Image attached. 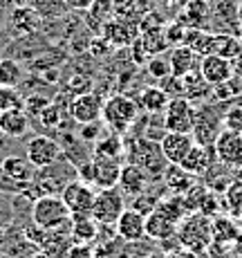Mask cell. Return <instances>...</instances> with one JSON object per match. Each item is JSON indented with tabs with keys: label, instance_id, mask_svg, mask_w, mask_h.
Here are the masks:
<instances>
[{
	"label": "cell",
	"instance_id": "cell-37",
	"mask_svg": "<svg viewBox=\"0 0 242 258\" xmlns=\"http://www.w3.org/2000/svg\"><path fill=\"white\" fill-rule=\"evenodd\" d=\"M222 128L231 133H242V103L226 108L222 115Z\"/></svg>",
	"mask_w": 242,
	"mask_h": 258
},
{
	"label": "cell",
	"instance_id": "cell-38",
	"mask_svg": "<svg viewBox=\"0 0 242 258\" xmlns=\"http://www.w3.org/2000/svg\"><path fill=\"white\" fill-rule=\"evenodd\" d=\"M14 108H23V94L18 92V88L0 86V112L14 110Z\"/></svg>",
	"mask_w": 242,
	"mask_h": 258
},
{
	"label": "cell",
	"instance_id": "cell-12",
	"mask_svg": "<svg viewBox=\"0 0 242 258\" xmlns=\"http://www.w3.org/2000/svg\"><path fill=\"white\" fill-rule=\"evenodd\" d=\"M139 36V25L126 21V18H112L103 25L101 38L110 47H130Z\"/></svg>",
	"mask_w": 242,
	"mask_h": 258
},
{
	"label": "cell",
	"instance_id": "cell-18",
	"mask_svg": "<svg viewBox=\"0 0 242 258\" xmlns=\"http://www.w3.org/2000/svg\"><path fill=\"white\" fill-rule=\"evenodd\" d=\"M148 184H150V177L146 175V171H141L137 164H123L121 166V173H119V182L117 186L121 188L123 196H130V198H137L139 193H144Z\"/></svg>",
	"mask_w": 242,
	"mask_h": 258
},
{
	"label": "cell",
	"instance_id": "cell-52",
	"mask_svg": "<svg viewBox=\"0 0 242 258\" xmlns=\"http://www.w3.org/2000/svg\"><path fill=\"white\" fill-rule=\"evenodd\" d=\"M146 258H164V256H162V254H148Z\"/></svg>",
	"mask_w": 242,
	"mask_h": 258
},
{
	"label": "cell",
	"instance_id": "cell-44",
	"mask_svg": "<svg viewBox=\"0 0 242 258\" xmlns=\"http://www.w3.org/2000/svg\"><path fill=\"white\" fill-rule=\"evenodd\" d=\"M70 88H72L74 92H76V88H81V94H83V92H90V79H86V77H74L72 83H70Z\"/></svg>",
	"mask_w": 242,
	"mask_h": 258
},
{
	"label": "cell",
	"instance_id": "cell-26",
	"mask_svg": "<svg viewBox=\"0 0 242 258\" xmlns=\"http://www.w3.org/2000/svg\"><path fill=\"white\" fill-rule=\"evenodd\" d=\"M171 103V94L159 86H148L144 88L139 97V108L148 115H164V110Z\"/></svg>",
	"mask_w": 242,
	"mask_h": 258
},
{
	"label": "cell",
	"instance_id": "cell-25",
	"mask_svg": "<svg viewBox=\"0 0 242 258\" xmlns=\"http://www.w3.org/2000/svg\"><path fill=\"white\" fill-rule=\"evenodd\" d=\"M169 63H171V74L173 77L182 79V77H186L189 72L197 70V54L189 45H175L171 49Z\"/></svg>",
	"mask_w": 242,
	"mask_h": 258
},
{
	"label": "cell",
	"instance_id": "cell-15",
	"mask_svg": "<svg viewBox=\"0 0 242 258\" xmlns=\"http://www.w3.org/2000/svg\"><path fill=\"white\" fill-rule=\"evenodd\" d=\"M215 157L226 166H242V133H231L222 128L213 144Z\"/></svg>",
	"mask_w": 242,
	"mask_h": 258
},
{
	"label": "cell",
	"instance_id": "cell-45",
	"mask_svg": "<svg viewBox=\"0 0 242 258\" xmlns=\"http://www.w3.org/2000/svg\"><path fill=\"white\" fill-rule=\"evenodd\" d=\"M65 3H67V7H70V12H86L95 0H65Z\"/></svg>",
	"mask_w": 242,
	"mask_h": 258
},
{
	"label": "cell",
	"instance_id": "cell-35",
	"mask_svg": "<svg viewBox=\"0 0 242 258\" xmlns=\"http://www.w3.org/2000/svg\"><path fill=\"white\" fill-rule=\"evenodd\" d=\"M123 153V142L119 140V135H108L103 140H97L95 146V155L99 157H110V160H119Z\"/></svg>",
	"mask_w": 242,
	"mask_h": 258
},
{
	"label": "cell",
	"instance_id": "cell-9",
	"mask_svg": "<svg viewBox=\"0 0 242 258\" xmlns=\"http://www.w3.org/2000/svg\"><path fill=\"white\" fill-rule=\"evenodd\" d=\"M25 157L32 162L36 168H45L56 164L63 157L61 144L49 135H34L25 146Z\"/></svg>",
	"mask_w": 242,
	"mask_h": 258
},
{
	"label": "cell",
	"instance_id": "cell-49",
	"mask_svg": "<svg viewBox=\"0 0 242 258\" xmlns=\"http://www.w3.org/2000/svg\"><path fill=\"white\" fill-rule=\"evenodd\" d=\"M235 16H238V23L242 25V3L238 5V12H235Z\"/></svg>",
	"mask_w": 242,
	"mask_h": 258
},
{
	"label": "cell",
	"instance_id": "cell-41",
	"mask_svg": "<svg viewBox=\"0 0 242 258\" xmlns=\"http://www.w3.org/2000/svg\"><path fill=\"white\" fill-rule=\"evenodd\" d=\"M65 258H97V254H95V249H92V245H86V242H74Z\"/></svg>",
	"mask_w": 242,
	"mask_h": 258
},
{
	"label": "cell",
	"instance_id": "cell-50",
	"mask_svg": "<svg viewBox=\"0 0 242 258\" xmlns=\"http://www.w3.org/2000/svg\"><path fill=\"white\" fill-rule=\"evenodd\" d=\"M166 258H189V254H171V256H166Z\"/></svg>",
	"mask_w": 242,
	"mask_h": 258
},
{
	"label": "cell",
	"instance_id": "cell-2",
	"mask_svg": "<svg viewBox=\"0 0 242 258\" xmlns=\"http://www.w3.org/2000/svg\"><path fill=\"white\" fill-rule=\"evenodd\" d=\"M32 222L43 231H56L70 225V209L61 196H38L32 205Z\"/></svg>",
	"mask_w": 242,
	"mask_h": 258
},
{
	"label": "cell",
	"instance_id": "cell-19",
	"mask_svg": "<svg viewBox=\"0 0 242 258\" xmlns=\"http://www.w3.org/2000/svg\"><path fill=\"white\" fill-rule=\"evenodd\" d=\"M119 173H121L119 160L99 157V155L92 157V184H97L99 188L117 186V182H119Z\"/></svg>",
	"mask_w": 242,
	"mask_h": 258
},
{
	"label": "cell",
	"instance_id": "cell-27",
	"mask_svg": "<svg viewBox=\"0 0 242 258\" xmlns=\"http://www.w3.org/2000/svg\"><path fill=\"white\" fill-rule=\"evenodd\" d=\"M70 236H72V242H86V245H90L99 236V222L92 218V213L70 216Z\"/></svg>",
	"mask_w": 242,
	"mask_h": 258
},
{
	"label": "cell",
	"instance_id": "cell-39",
	"mask_svg": "<svg viewBox=\"0 0 242 258\" xmlns=\"http://www.w3.org/2000/svg\"><path fill=\"white\" fill-rule=\"evenodd\" d=\"M146 70L150 72L152 79H159L162 81V79L171 77V63L166 61V58H162V56H155V58H148Z\"/></svg>",
	"mask_w": 242,
	"mask_h": 258
},
{
	"label": "cell",
	"instance_id": "cell-53",
	"mask_svg": "<svg viewBox=\"0 0 242 258\" xmlns=\"http://www.w3.org/2000/svg\"><path fill=\"white\" fill-rule=\"evenodd\" d=\"M235 213H238V218H240V222H242V207H240V209L235 211Z\"/></svg>",
	"mask_w": 242,
	"mask_h": 258
},
{
	"label": "cell",
	"instance_id": "cell-47",
	"mask_svg": "<svg viewBox=\"0 0 242 258\" xmlns=\"http://www.w3.org/2000/svg\"><path fill=\"white\" fill-rule=\"evenodd\" d=\"M12 3V7H25V5H32L34 0H9Z\"/></svg>",
	"mask_w": 242,
	"mask_h": 258
},
{
	"label": "cell",
	"instance_id": "cell-34",
	"mask_svg": "<svg viewBox=\"0 0 242 258\" xmlns=\"http://www.w3.org/2000/svg\"><path fill=\"white\" fill-rule=\"evenodd\" d=\"M213 225V242H235L240 238V231L229 218L218 216L215 220H211Z\"/></svg>",
	"mask_w": 242,
	"mask_h": 258
},
{
	"label": "cell",
	"instance_id": "cell-21",
	"mask_svg": "<svg viewBox=\"0 0 242 258\" xmlns=\"http://www.w3.org/2000/svg\"><path fill=\"white\" fill-rule=\"evenodd\" d=\"M0 168H3V173L9 177V180L18 182V184H25V186L32 184L34 175H36V171H38V168L34 166L27 157H21V155L5 157L3 164H0Z\"/></svg>",
	"mask_w": 242,
	"mask_h": 258
},
{
	"label": "cell",
	"instance_id": "cell-11",
	"mask_svg": "<svg viewBox=\"0 0 242 258\" xmlns=\"http://www.w3.org/2000/svg\"><path fill=\"white\" fill-rule=\"evenodd\" d=\"M41 16L34 12L32 5H25V7H12L9 9V16H7V32L12 34L14 38H21V36H27V34H34V32H41Z\"/></svg>",
	"mask_w": 242,
	"mask_h": 258
},
{
	"label": "cell",
	"instance_id": "cell-36",
	"mask_svg": "<svg viewBox=\"0 0 242 258\" xmlns=\"http://www.w3.org/2000/svg\"><path fill=\"white\" fill-rule=\"evenodd\" d=\"M49 103L52 101H49L47 97H43V94H29L27 99H23V110L29 119H38Z\"/></svg>",
	"mask_w": 242,
	"mask_h": 258
},
{
	"label": "cell",
	"instance_id": "cell-10",
	"mask_svg": "<svg viewBox=\"0 0 242 258\" xmlns=\"http://www.w3.org/2000/svg\"><path fill=\"white\" fill-rule=\"evenodd\" d=\"M95 188L92 184H86L81 180L67 182L65 188L61 191V198L65 202V207L70 209V216H86L92 213V205H95Z\"/></svg>",
	"mask_w": 242,
	"mask_h": 258
},
{
	"label": "cell",
	"instance_id": "cell-29",
	"mask_svg": "<svg viewBox=\"0 0 242 258\" xmlns=\"http://www.w3.org/2000/svg\"><path fill=\"white\" fill-rule=\"evenodd\" d=\"M86 12H88V16H86L88 27L92 32H101L103 25L115 18V3L112 0H95Z\"/></svg>",
	"mask_w": 242,
	"mask_h": 258
},
{
	"label": "cell",
	"instance_id": "cell-16",
	"mask_svg": "<svg viewBox=\"0 0 242 258\" xmlns=\"http://www.w3.org/2000/svg\"><path fill=\"white\" fill-rule=\"evenodd\" d=\"M193 146H195V142H193V137H191V133L166 131L159 140V148H162V153H164L169 164H182V160L189 155V151Z\"/></svg>",
	"mask_w": 242,
	"mask_h": 258
},
{
	"label": "cell",
	"instance_id": "cell-8",
	"mask_svg": "<svg viewBox=\"0 0 242 258\" xmlns=\"http://www.w3.org/2000/svg\"><path fill=\"white\" fill-rule=\"evenodd\" d=\"M195 112L197 108L193 106V101L186 97H173L169 108L164 110V131L171 133H191L195 123Z\"/></svg>",
	"mask_w": 242,
	"mask_h": 258
},
{
	"label": "cell",
	"instance_id": "cell-32",
	"mask_svg": "<svg viewBox=\"0 0 242 258\" xmlns=\"http://www.w3.org/2000/svg\"><path fill=\"white\" fill-rule=\"evenodd\" d=\"M25 81V68L12 56H0V86L18 88Z\"/></svg>",
	"mask_w": 242,
	"mask_h": 258
},
{
	"label": "cell",
	"instance_id": "cell-43",
	"mask_svg": "<svg viewBox=\"0 0 242 258\" xmlns=\"http://www.w3.org/2000/svg\"><path fill=\"white\" fill-rule=\"evenodd\" d=\"M226 200H229L231 209L238 211L240 207H242V186H240V184L229 186V191H226Z\"/></svg>",
	"mask_w": 242,
	"mask_h": 258
},
{
	"label": "cell",
	"instance_id": "cell-51",
	"mask_svg": "<svg viewBox=\"0 0 242 258\" xmlns=\"http://www.w3.org/2000/svg\"><path fill=\"white\" fill-rule=\"evenodd\" d=\"M164 5H175V3H182V0H162Z\"/></svg>",
	"mask_w": 242,
	"mask_h": 258
},
{
	"label": "cell",
	"instance_id": "cell-4",
	"mask_svg": "<svg viewBox=\"0 0 242 258\" xmlns=\"http://www.w3.org/2000/svg\"><path fill=\"white\" fill-rule=\"evenodd\" d=\"M74 173H76V168H74L65 157H61L56 164L38 168L29 188H41V196H58V193L65 188L67 182L74 180L72 177Z\"/></svg>",
	"mask_w": 242,
	"mask_h": 258
},
{
	"label": "cell",
	"instance_id": "cell-48",
	"mask_svg": "<svg viewBox=\"0 0 242 258\" xmlns=\"http://www.w3.org/2000/svg\"><path fill=\"white\" fill-rule=\"evenodd\" d=\"M5 242H7V231H5V227L0 225V249L5 247Z\"/></svg>",
	"mask_w": 242,
	"mask_h": 258
},
{
	"label": "cell",
	"instance_id": "cell-17",
	"mask_svg": "<svg viewBox=\"0 0 242 258\" xmlns=\"http://www.w3.org/2000/svg\"><path fill=\"white\" fill-rule=\"evenodd\" d=\"M117 236L126 242H137L146 236V216L137 209H123L119 220L115 222Z\"/></svg>",
	"mask_w": 242,
	"mask_h": 258
},
{
	"label": "cell",
	"instance_id": "cell-24",
	"mask_svg": "<svg viewBox=\"0 0 242 258\" xmlns=\"http://www.w3.org/2000/svg\"><path fill=\"white\" fill-rule=\"evenodd\" d=\"M206 21H209V5H206V0H189L182 7L180 16H177V23L186 29H202Z\"/></svg>",
	"mask_w": 242,
	"mask_h": 258
},
{
	"label": "cell",
	"instance_id": "cell-22",
	"mask_svg": "<svg viewBox=\"0 0 242 258\" xmlns=\"http://www.w3.org/2000/svg\"><path fill=\"white\" fill-rule=\"evenodd\" d=\"M164 188L173 196H186L191 188L195 186V175H191L189 171H184L180 164H169L162 175Z\"/></svg>",
	"mask_w": 242,
	"mask_h": 258
},
{
	"label": "cell",
	"instance_id": "cell-1",
	"mask_svg": "<svg viewBox=\"0 0 242 258\" xmlns=\"http://www.w3.org/2000/svg\"><path fill=\"white\" fill-rule=\"evenodd\" d=\"M175 236L182 247H186V249L193 251V254H200V251L209 249V245L213 242V225H211L209 216L191 211L189 216L177 225Z\"/></svg>",
	"mask_w": 242,
	"mask_h": 258
},
{
	"label": "cell",
	"instance_id": "cell-40",
	"mask_svg": "<svg viewBox=\"0 0 242 258\" xmlns=\"http://www.w3.org/2000/svg\"><path fill=\"white\" fill-rule=\"evenodd\" d=\"M164 36H166V41H169V45H171V47H175V45H184L186 27H182L180 23H173V25H169V27L164 29Z\"/></svg>",
	"mask_w": 242,
	"mask_h": 258
},
{
	"label": "cell",
	"instance_id": "cell-20",
	"mask_svg": "<svg viewBox=\"0 0 242 258\" xmlns=\"http://www.w3.org/2000/svg\"><path fill=\"white\" fill-rule=\"evenodd\" d=\"M213 157H215L213 146H200V144H195V146L189 151V155L182 160L180 166L184 168V171H189L191 175L202 177L211 171V166H213Z\"/></svg>",
	"mask_w": 242,
	"mask_h": 258
},
{
	"label": "cell",
	"instance_id": "cell-30",
	"mask_svg": "<svg viewBox=\"0 0 242 258\" xmlns=\"http://www.w3.org/2000/svg\"><path fill=\"white\" fill-rule=\"evenodd\" d=\"M242 52V43L231 34H211V45H209V54H218L222 58H238Z\"/></svg>",
	"mask_w": 242,
	"mask_h": 258
},
{
	"label": "cell",
	"instance_id": "cell-42",
	"mask_svg": "<svg viewBox=\"0 0 242 258\" xmlns=\"http://www.w3.org/2000/svg\"><path fill=\"white\" fill-rule=\"evenodd\" d=\"M99 133H101V123H83L81 126V142H97Z\"/></svg>",
	"mask_w": 242,
	"mask_h": 258
},
{
	"label": "cell",
	"instance_id": "cell-31",
	"mask_svg": "<svg viewBox=\"0 0 242 258\" xmlns=\"http://www.w3.org/2000/svg\"><path fill=\"white\" fill-rule=\"evenodd\" d=\"M157 211H162L169 220H173L175 225H180L182 220H184L186 216H189V205H186V200H184V196H166V198H162L159 202H157V207H155Z\"/></svg>",
	"mask_w": 242,
	"mask_h": 258
},
{
	"label": "cell",
	"instance_id": "cell-33",
	"mask_svg": "<svg viewBox=\"0 0 242 258\" xmlns=\"http://www.w3.org/2000/svg\"><path fill=\"white\" fill-rule=\"evenodd\" d=\"M34 12L41 16V21H61L67 16L70 7H67L65 0H34L32 3Z\"/></svg>",
	"mask_w": 242,
	"mask_h": 258
},
{
	"label": "cell",
	"instance_id": "cell-23",
	"mask_svg": "<svg viewBox=\"0 0 242 258\" xmlns=\"http://www.w3.org/2000/svg\"><path fill=\"white\" fill-rule=\"evenodd\" d=\"M29 131V117L25 115L23 108H14V110L0 112V133L12 140H21Z\"/></svg>",
	"mask_w": 242,
	"mask_h": 258
},
{
	"label": "cell",
	"instance_id": "cell-7",
	"mask_svg": "<svg viewBox=\"0 0 242 258\" xmlns=\"http://www.w3.org/2000/svg\"><path fill=\"white\" fill-rule=\"evenodd\" d=\"M222 115L224 112H220L213 103H204L202 108H197L193 131H191L193 142L200 146H213L222 131Z\"/></svg>",
	"mask_w": 242,
	"mask_h": 258
},
{
	"label": "cell",
	"instance_id": "cell-3",
	"mask_svg": "<svg viewBox=\"0 0 242 258\" xmlns=\"http://www.w3.org/2000/svg\"><path fill=\"white\" fill-rule=\"evenodd\" d=\"M137 115H139V108L126 94H112L103 101V110H101V119L106 121V126L110 128L112 133L121 135L128 128L135 123Z\"/></svg>",
	"mask_w": 242,
	"mask_h": 258
},
{
	"label": "cell",
	"instance_id": "cell-5",
	"mask_svg": "<svg viewBox=\"0 0 242 258\" xmlns=\"http://www.w3.org/2000/svg\"><path fill=\"white\" fill-rule=\"evenodd\" d=\"M126 209V196L121 193L119 186L99 188L92 205V218L103 227H110L119 220V216Z\"/></svg>",
	"mask_w": 242,
	"mask_h": 258
},
{
	"label": "cell",
	"instance_id": "cell-46",
	"mask_svg": "<svg viewBox=\"0 0 242 258\" xmlns=\"http://www.w3.org/2000/svg\"><path fill=\"white\" fill-rule=\"evenodd\" d=\"M9 0H0V27H5V23H7V16H9Z\"/></svg>",
	"mask_w": 242,
	"mask_h": 258
},
{
	"label": "cell",
	"instance_id": "cell-28",
	"mask_svg": "<svg viewBox=\"0 0 242 258\" xmlns=\"http://www.w3.org/2000/svg\"><path fill=\"white\" fill-rule=\"evenodd\" d=\"M177 225L173 220L164 216L162 211L152 209L150 213H146V236L152 240H166V238L175 236Z\"/></svg>",
	"mask_w": 242,
	"mask_h": 258
},
{
	"label": "cell",
	"instance_id": "cell-13",
	"mask_svg": "<svg viewBox=\"0 0 242 258\" xmlns=\"http://www.w3.org/2000/svg\"><path fill=\"white\" fill-rule=\"evenodd\" d=\"M101 110H103V101L95 92L74 94V99L70 103V117H72V121L78 123V126L99 121V119H101Z\"/></svg>",
	"mask_w": 242,
	"mask_h": 258
},
{
	"label": "cell",
	"instance_id": "cell-14",
	"mask_svg": "<svg viewBox=\"0 0 242 258\" xmlns=\"http://www.w3.org/2000/svg\"><path fill=\"white\" fill-rule=\"evenodd\" d=\"M197 72L202 74V79H204L209 86L215 88L233 77V63H231L229 58L218 56V54H206V56H202L200 63H197Z\"/></svg>",
	"mask_w": 242,
	"mask_h": 258
},
{
	"label": "cell",
	"instance_id": "cell-6",
	"mask_svg": "<svg viewBox=\"0 0 242 258\" xmlns=\"http://www.w3.org/2000/svg\"><path fill=\"white\" fill-rule=\"evenodd\" d=\"M132 160H135L132 164H137L141 171H146L148 177H155V180H162L166 166H169V162H166L164 153L159 148V142L148 140V137L137 140L135 148H132Z\"/></svg>",
	"mask_w": 242,
	"mask_h": 258
}]
</instances>
